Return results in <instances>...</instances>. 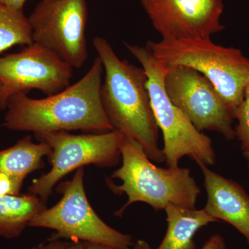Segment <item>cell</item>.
<instances>
[{
    "instance_id": "8fae6325",
    "label": "cell",
    "mask_w": 249,
    "mask_h": 249,
    "mask_svg": "<svg viewBox=\"0 0 249 249\" xmlns=\"http://www.w3.org/2000/svg\"><path fill=\"white\" fill-rule=\"evenodd\" d=\"M162 39L211 38L224 30L223 0H141Z\"/></svg>"
},
{
    "instance_id": "ffe728a7",
    "label": "cell",
    "mask_w": 249,
    "mask_h": 249,
    "mask_svg": "<svg viewBox=\"0 0 249 249\" xmlns=\"http://www.w3.org/2000/svg\"><path fill=\"white\" fill-rule=\"evenodd\" d=\"M201 249H226L224 238L219 235H213Z\"/></svg>"
},
{
    "instance_id": "4fadbf2b",
    "label": "cell",
    "mask_w": 249,
    "mask_h": 249,
    "mask_svg": "<svg viewBox=\"0 0 249 249\" xmlns=\"http://www.w3.org/2000/svg\"><path fill=\"white\" fill-rule=\"evenodd\" d=\"M168 229L157 249H195L194 236L201 228L217 222L204 209L196 210L176 204L164 209Z\"/></svg>"
},
{
    "instance_id": "7c38bea8",
    "label": "cell",
    "mask_w": 249,
    "mask_h": 249,
    "mask_svg": "<svg viewBox=\"0 0 249 249\" xmlns=\"http://www.w3.org/2000/svg\"><path fill=\"white\" fill-rule=\"evenodd\" d=\"M207 193L204 210L216 220L231 224L245 237L249 245V196L243 187L199 164Z\"/></svg>"
},
{
    "instance_id": "e0dca14e",
    "label": "cell",
    "mask_w": 249,
    "mask_h": 249,
    "mask_svg": "<svg viewBox=\"0 0 249 249\" xmlns=\"http://www.w3.org/2000/svg\"><path fill=\"white\" fill-rule=\"evenodd\" d=\"M237 121L235 131L243 152L249 151V80L244 91L243 98L233 114Z\"/></svg>"
},
{
    "instance_id": "ac0fdd59",
    "label": "cell",
    "mask_w": 249,
    "mask_h": 249,
    "mask_svg": "<svg viewBox=\"0 0 249 249\" xmlns=\"http://www.w3.org/2000/svg\"><path fill=\"white\" fill-rule=\"evenodd\" d=\"M37 249H119L110 246L87 242V241H62L60 239H52L42 244Z\"/></svg>"
},
{
    "instance_id": "30bf717a",
    "label": "cell",
    "mask_w": 249,
    "mask_h": 249,
    "mask_svg": "<svg viewBox=\"0 0 249 249\" xmlns=\"http://www.w3.org/2000/svg\"><path fill=\"white\" fill-rule=\"evenodd\" d=\"M73 68L36 43L0 58V109L18 93L40 90L50 96L70 85Z\"/></svg>"
},
{
    "instance_id": "9a60e30c",
    "label": "cell",
    "mask_w": 249,
    "mask_h": 249,
    "mask_svg": "<svg viewBox=\"0 0 249 249\" xmlns=\"http://www.w3.org/2000/svg\"><path fill=\"white\" fill-rule=\"evenodd\" d=\"M38 196L27 193L0 196V236L16 238L39 213L46 209Z\"/></svg>"
},
{
    "instance_id": "ba28073f",
    "label": "cell",
    "mask_w": 249,
    "mask_h": 249,
    "mask_svg": "<svg viewBox=\"0 0 249 249\" xmlns=\"http://www.w3.org/2000/svg\"><path fill=\"white\" fill-rule=\"evenodd\" d=\"M88 15L86 0H42L28 18L34 43L81 68L88 58Z\"/></svg>"
},
{
    "instance_id": "7402d4cb",
    "label": "cell",
    "mask_w": 249,
    "mask_h": 249,
    "mask_svg": "<svg viewBox=\"0 0 249 249\" xmlns=\"http://www.w3.org/2000/svg\"><path fill=\"white\" fill-rule=\"evenodd\" d=\"M133 249H152L151 247L143 240H138L134 245Z\"/></svg>"
},
{
    "instance_id": "5b68a950",
    "label": "cell",
    "mask_w": 249,
    "mask_h": 249,
    "mask_svg": "<svg viewBox=\"0 0 249 249\" xmlns=\"http://www.w3.org/2000/svg\"><path fill=\"white\" fill-rule=\"evenodd\" d=\"M124 45L146 73L147 88L156 122L163 134L162 150L168 167H178L184 157H191L198 165H214L216 156L211 139L198 130L167 95L164 88L166 68L147 47L129 43Z\"/></svg>"
},
{
    "instance_id": "52a82bcc",
    "label": "cell",
    "mask_w": 249,
    "mask_h": 249,
    "mask_svg": "<svg viewBox=\"0 0 249 249\" xmlns=\"http://www.w3.org/2000/svg\"><path fill=\"white\" fill-rule=\"evenodd\" d=\"M62 199L53 207L39 213L29 227L46 228L56 231L53 239L87 241L129 249L132 236L122 233L107 225L90 205L84 188V168L76 170L70 181L59 185Z\"/></svg>"
},
{
    "instance_id": "603a6c76",
    "label": "cell",
    "mask_w": 249,
    "mask_h": 249,
    "mask_svg": "<svg viewBox=\"0 0 249 249\" xmlns=\"http://www.w3.org/2000/svg\"><path fill=\"white\" fill-rule=\"evenodd\" d=\"M244 155H245L246 159H247V161H248V170L249 174V151L244 152Z\"/></svg>"
},
{
    "instance_id": "d6986e66",
    "label": "cell",
    "mask_w": 249,
    "mask_h": 249,
    "mask_svg": "<svg viewBox=\"0 0 249 249\" xmlns=\"http://www.w3.org/2000/svg\"><path fill=\"white\" fill-rule=\"evenodd\" d=\"M22 182L6 174L0 173V196H18L20 194Z\"/></svg>"
},
{
    "instance_id": "5bb4252c",
    "label": "cell",
    "mask_w": 249,
    "mask_h": 249,
    "mask_svg": "<svg viewBox=\"0 0 249 249\" xmlns=\"http://www.w3.org/2000/svg\"><path fill=\"white\" fill-rule=\"evenodd\" d=\"M51 153L47 144L35 143L31 136H27L14 146L0 150V173L23 183L29 174L45 167L43 157Z\"/></svg>"
},
{
    "instance_id": "277c9868",
    "label": "cell",
    "mask_w": 249,
    "mask_h": 249,
    "mask_svg": "<svg viewBox=\"0 0 249 249\" xmlns=\"http://www.w3.org/2000/svg\"><path fill=\"white\" fill-rule=\"evenodd\" d=\"M146 47L165 67L184 66L202 73L233 116L249 80V59L240 50L216 45L211 38L161 39Z\"/></svg>"
},
{
    "instance_id": "44dd1931",
    "label": "cell",
    "mask_w": 249,
    "mask_h": 249,
    "mask_svg": "<svg viewBox=\"0 0 249 249\" xmlns=\"http://www.w3.org/2000/svg\"><path fill=\"white\" fill-rule=\"evenodd\" d=\"M27 0H0V5L14 10H23Z\"/></svg>"
},
{
    "instance_id": "cb8c5ba5",
    "label": "cell",
    "mask_w": 249,
    "mask_h": 249,
    "mask_svg": "<svg viewBox=\"0 0 249 249\" xmlns=\"http://www.w3.org/2000/svg\"><path fill=\"white\" fill-rule=\"evenodd\" d=\"M0 87H1V85H0Z\"/></svg>"
},
{
    "instance_id": "8992f818",
    "label": "cell",
    "mask_w": 249,
    "mask_h": 249,
    "mask_svg": "<svg viewBox=\"0 0 249 249\" xmlns=\"http://www.w3.org/2000/svg\"><path fill=\"white\" fill-rule=\"evenodd\" d=\"M34 135L52 150L48 157L52 169L34 180L29 187V193L38 196L44 202L52 194L55 185L73 170L91 164L103 168L117 165L124 137V134L115 129L79 135L67 131Z\"/></svg>"
},
{
    "instance_id": "3957f363",
    "label": "cell",
    "mask_w": 249,
    "mask_h": 249,
    "mask_svg": "<svg viewBox=\"0 0 249 249\" xmlns=\"http://www.w3.org/2000/svg\"><path fill=\"white\" fill-rule=\"evenodd\" d=\"M121 155L122 165L111 178L121 180L122 183L108 184L114 193H124L128 199L116 215H122L124 210L135 202L145 203L157 211L171 204L196 209L201 190L190 169L157 166L140 143L125 136L121 144Z\"/></svg>"
},
{
    "instance_id": "6da1fadb",
    "label": "cell",
    "mask_w": 249,
    "mask_h": 249,
    "mask_svg": "<svg viewBox=\"0 0 249 249\" xmlns=\"http://www.w3.org/2000/svg\"><path fill=\"white\" fill-rule=\"evenodd\" d=\"M103 67L97 57L84 76L47 98L18 93L9 98L3 126L34 134L58 131L113 130L101 101Z\"/></svg>"
},
{
    "instance_id": "2e32d148",
    "label": "cell",
    "mask_w": 249,
    "mask_h": 249,
    "mask_svg": "<svg viewBox=\"0 0 249 249\" xmlns=\"http://www.w3.org/2000/svg\"><path fill=\"white\" fill-rule=\"evenodd\" d=\"M33 43L32 29L23 10L0 5V54L14 46Z\"/></svg>"
},
{
    "instance_id": "9c48e42d",
    "label": "cell",
    "mask_w": 249,
    "mask_h": 249,
    "mask_svg": "<svg viewBox=\"0 0 249 249\" xmlns=\"http://www.w3.org/2000/svg\"><path fill=\"white\" fill-rule=\"evenodd\" d=\"M165 68L167 95L192 124L200 132L214 131L228 140L235 139L231 111L212 83L202 73L189 67Z\"/></svg>"
},
{
    "instance_id": "7a4b0ae2",
    "label": "cell",
    "mask_w": 249,
    "mask_h": 249,
    "mask_svg": "<svg viewBox=\"0 0 249 249\" xmlns=\"http://www.w3.org/2000/svg\"><path fill=\"white\" fill-rule=\"evenodd\" d=\"M93 45L103 64L101 101L113 129L140 143L152 161L163 163L165 157L159 146V127L147 88L146 73L142 67L121 60L106 39L95 37Z\"/></svg>"
},
{
    "instance_id": "d4e9b609",
    "label": "cell",
    "mask_w": 249,
    "mask_h": 249,
    "mask_svg": "<svg viewBox=\"0 0 249 249\" xmlns=\"http://www.w3.org/2000/svg\"></svg>"
}]
</instances>
